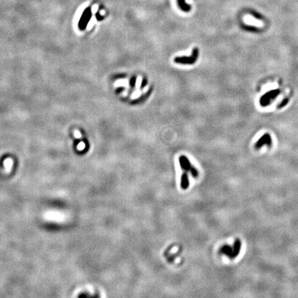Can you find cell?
Here are the masks:
<instances>
[{
	"label": "cell",
	"mask_w": 298,
	"mask_h": 298,
	"mask_svg": "<svg viewBox=\"0 0 298 298\" xmlns=\"http://www.w3.org/2000/svg\"><path fill=\"white\" fill-rule=\"evenodd\" d=\"M199 50L197 48H194L190 57H178L175 58V62L182 64H193L197 60Z\"/></svg>",
	"instance_id": "6da1fadb"
},
{
	"label": "cell",
	"mask_w": 298,
	"mask_h": 298,
	"mask_svg": "<svg viewBox=\"0 0 298 298\" xmlns=\"http://www.w3.org/2000/svg\"><path fill=\"white\" fill-rule=\"evenodd\" d=\"M280 90L276 89V90H273V91H271L266 93V94H264L263 96L262 97L261 99H260V104L262 106H268L269 104H270L271 101L272 99H273L274 98H275L277 96L280 94Z\"/></svg>",
	"instance_id": "7a4b0ae2"
},
{
	"label": "cell",
	"mask_w": 298,
	"mask_h": 298,
	"mask_svg": "<svg viewBox=\"0 0 298 298\" xmlns=\"http://www.w3.org/2000/svg\"><path fill=\"white\" fill-rule=\"evenodd\" d=\"M265 144H266V145H267L268 146H269V147L271 146V145H272L271 137L270 136V135L268 134V133L265 134V135H264L263 136L261 137V138H260L259 140L257 141L256 144H255V148L256 149H259L262 146L265 145Z\"/></svg>",
	"instance_id": "3957f363"
},
{
	"label": "cell",
	"mask_w": 298,
	"mask_h": 298,
	"mask_svg": "<svg viewBox=\"0 0 298 298\" xmlns=\"http://www.w3.org/2000/svg\"><path fill=\"white\" fill-rule=\"evenodd\" d=\"M179 164H180V166L182 168V169H183L184 171L186 172H190L191 169H192L193 166L191 164V162H189V160L186 156L182 155L179 158Z\"/></svg>",
	"instance_id": "277c9868"
},
{
	"label": "cell",
	"mask_w": 298,
	"mask_h": 298,
	"mask_svg": "<svg viewBox=\"0 0 298 298\" xmlns=\"http://www.w3.org/2000/svg\"><path fill=\"white\" fill-rule=\"evenodd\" d=\"M91 17V10L90 8H88L84 11V13L82 14L81 20H80V22H79L80 26L81 27L86 26L87 23H88V22H89Z\"/></svg>",
	"instance_id": "5b68a950"
},
{
	"label": "cell",
	"mask_w": 298,
	"mask_h": 298,
	"mask_svg": "<svg viewBox=\"0 0 298 298\" xmlns=\"http://www.w3.org/2000/svg\"><path fill=\"white\" fill-rule=\"evenodd\" d=\"M240 250H241V241L239 240V239H237V240L235 241L233 244V253H232L231 259H234L237 256H238V255L240 252Z\"/></svg>",
	"instance_id": "8992f818"
},
{
	"label": "cell",
	"mask_w": 298,
	"mask_h": 298,
	"mask_svg": "<svg viewBox=\"0 0 298 298\" xmlns=\"http://www.w3.org/2000/svg\"><path fill=\"white\" fill-rule=\"evenodd\" d=\"M180 186L182 189H183V190H186L189 186V179L188 174L186 173V171L181 176Z\"/></svg>",
	"instance_id": "52a82bcc"
},
{
	"label": "cell",
	"mask_w": 298,
	"mask_h": 298,
	"mask_svg": "<svg viewBox=\"0 0 298 298\" xmlns=\"http://www.w3.org/2000/svg\"><path fill=\"white\" fill-rule=\"evenodd\" d=\"M178 6L182 11L184 12H189L191 9V6L190 4H187L185 0H177Z\"/></svg>",
	"instance_id": "ba28073f"
},
{
	"label": "cell",
	"mask_w": 298,
	"mask_h": 298,
	"mask_svg": "<svg viewBox=\"0 0 298 298\" xmlns=\"http://www.w3.org/2000/svg\"><path fill=\"white\" fill-rule=\"evenodd\" d=\"M222 252L224 253V254L228 255V256L231 258L232 257V253H233V248L231 247L230 246H224L222 248Z\"/></svg>",
	"instance_id": "9c48e42d"
},
{
	"label": "cell",
	"mask_w": 298,
	"mask_h": 298,
	"mask_svg": "<svg viewBox=\"0 0 298 298\" xmlns=\"http://www.w3.org/2000/svg\"><path fill=\"white\" fill-rule=\"evenodd\" d=\"M190 172H191V175H192L193 177H197L198 176V171H197V170L194 167V166L192 167V169H191Z\"/></svg>",
	"instance_id": "30bf717a"
},
{
	"label": "cell",
	"mask_w": 298,
	"mask_h": 298,
	"mask_svg": "<svg viewBox=\"0 0 298 298\" xmlns=\"http://www.w3.org/2000/svg\"><path fill=\"white\" fill-rule=\"evenodd\" d=\"M288 101H289V99H288V98H286V99H284L282 102H281V103L280 104V106H278V108H283L284 106H285L286 105H287V104H288Z\"/></svg>",
	"instance_id": "8fae6325"
},
{
	"label": "cell",
	"mask_w": 298,
	"mask_h": 298,
	"mask_svg": "<svg viewBox=\"0 0 298 298\" xmlns=\"http://www.w3.org/2000/svg\"><path fill=\"white\" fill-rule=\"evenodd\" d=\"M77 148L79 150H83L85 148V144L84 142H81V143H79V145L77 146Z\"/></svg>",
	"instance_id": "7c38bea8"
},
{
	"label": "cell",
	"mask_w": 298,
	"mask_h": 298,
	"mask_svg": "<svg viewBox=\"0 0 298 298\" xmlns=\"http://www.w3.org/2000/svg\"><path fill=\"white\" fill-rule=\"evenodd\" d=\"M75 136L77 138H79L80 137H81V134H80V132L79 131H75Z\"/></svg>",
	"instance_id": "4fadbf2b"
}]
</instances>
